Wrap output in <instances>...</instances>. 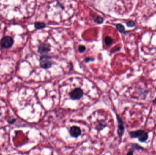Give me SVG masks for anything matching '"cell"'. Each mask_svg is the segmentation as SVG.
<instances>
[{"instance_id":"1","label":"cell","mask_w":156,"mask_h":155,"mask_svg":"<svg viewBox=\"0 0 156 155\" xmlns=\"http://www.w3.org/2000/svg\"><path fill=\"white\" fill-rule=\"evenodd\" d=\"M129 136L131 138H138L139 140L142 143L148 138V133L141 129L130 132Z\"/></svg>"},{"instance_id":"2","label":"cell","mask_w":156,"mask_h":155,"mask_svg":"<svg viewBox=\"0 0 156 155\" xmlns=\"http://www.w3.org/2000/svg\"><path fill=\"white\" fill-rule=\"evenodd\" d=\"M52 58L49 56H42L40 59V65L42 68L44 69H48L52 67L53 63H52Z\"/></svg>"},{"instance_id":"3","label":"cell","mask_w":156,"mask_h":155,"mask_svg":"<svg viewBox=\"0 0 156 155\" xmlns=\"http://www.w3.org/2000/svg\"><path fill=\"white\" fill-rule=\"evenodd\" d=\"M83 95V92L81 88H77L73 90L70 93L71 98L73 100H78L81 98Z\"/></svg>"},{"instance_id":"4","label":"cell","mask_w":156,"mask_h":155,"mask_svg":"<svg viewBox=\"0 0 156 155\" xmlns=\"http://www.w3.org/2000/svg\"><path fill=\"white\" fill-rule=\"evenodd\" d=\"M14 41L12 37L6 36L2 38L1 40V45L3 48H10L13 46Z\"/></svg>"},{"instance_id":"5","label":"cell","mask_w":156,"mask_h":155,"mask_svg":"<svg viewBox=\"0 0 156 155\" xmlns=\"http://www.w3.org/2000/svg\"><path fill=\"white\" fill-rule=\"evenodd\" d=\"M117 120L118 122V129H117V133L119 138H122L123 135L124 134V123L123 122L122 120L118 115H116Z\"/></svg>"},{"instance_id":"6","label":"cell","mask_w":156,"mask_h":155,"mask_svg":"<svg viewBox=\"0 0 156 155\" xmlns=\"http://www.w3.org/2000/svg\"><path fill=\"white\" fill-rule=\"evenodd\" d=\"M50 50L51 47L49 44L42 43L38 47V52L42 55H45L48 53Z\"/></svg>"},{"instance_id":"7","label":"cell","mask_w":156,"mask_h":155,"mask_svg":"<svg viewBox=\"0 0 156 155\" xmlns=\"http://www.w3.org/2000/svg\"><path fill=\"white\" fill-rule=\"evenodd\" d=\"M70 136L73 138H77L79 137L81 134V131L79 127L73 126L70 128Z\"/></svg>"},{"instance_id":"8","label":"cell","mask_w":156,"mask_h":155,"mask_svg":"<svg viewBox=\"0 0 156 155\" xmlns=\"http://www.w3.org/2000/svg\"><path fill=\"white\" fill-rule=\"evenodd\" d=\"M142 149H144V148L136 144H133L132 145V147L130 148L129 151H128L127 155H133L134 151L135 150Z\"/></svg>"},{"instance_id":"9","label":"cell","mask_w":156,"mask_h":155,"mask_svg":"<svg viewBox=\"0 0 156 155\" xmlns=\"http://www.w3.org/2000/svg\"><path fill=\"white\" fill-rule=\"evenodd\" d=\"M92 17L94 21L97 23L99 24H102L103 21H104V19H103V18L100 17V16H98V15H93Z\"/></svg>"},{"instance_id":"10","label":"cell","mask_w":156,"mask_h":155,"mask_svg":"<svg viewBox=\"0 0 156 155\" xmlns=\"http://www.w3.org/2000/svg\"><path fill=\"white\" fill-rule=\"evenodd\" d=\"M35 28L37 29L40 30L44 28L46 26V24L43 23H40V22H37L35 23Z\"/></svg>"},{"instance_id":"11","label":"cell","mask_w":156,"mask_h":155,"mask_svg":"<svg viewBox=\"0 0 156 155\" xmlns=\"http://www.w3.org/2000/svg\"><path fill=\"white\" fill-rule=\"evenodd\" d=\"M106 127V124L105 122L104 121H100L98 123L97 126H96V128L97 129H98V130H101L104 128L105 127Z\"/></svg>"},{"instance_id":"12","label":"cell","mask_w":156,"mask_h":155,"mask_svg":"<svg viewBox=\"0 0 156 155\" xmlns=\"http://www.w3.org/2000/svg\"><path fill=\"white\" fill-rule=\"evenodd\" d=\"M104 41H105V43L106 44V45H107V46H109L112 44L113 40L112 38L110 36H106L105 38Z\"/></svg>"},{"instance_id":"13","label":"cell","mask_w":156,"mask_h":155,"mask_svg":"<svg viewBox=\"0 0 156 155\" xmlns=\"http://www.w3.org/2000/svg\"><path fill=\"white\" fill-rule=\"evenodd\" d=\"M116 28L117 30L121 33H124L125 32V27L123 25L121 24H118L116 25Z\"/></svg>"},{"instance_id":"14","label":"cell","mask_w":156,"mask_h":155,"mask_svg":"<svg viewBox=\"0 0 156 155\" xmlns=\"http://www.w3.org/2000/svg\"><path fill=\"white\" fill-rule=\"evenodd\" d=\"M86 50V47L83 45H80L78 47V51L80 53L84 52Z\"/></svg>"},{"instance_id":"15","label":"cell","mask_w":156,"mask_h":155,"mask_svg":"<svg viewBox=\"0 0 156 155\" xmlns=\"http://www.w3.org/2000/svg\"><path fill=\"white\" fill-rule=\"evenodd\" d=\"M127 26H128V27L133 28V27H134V26H135V22H134V21H130L127 23Z\"/></svg>"},{"instance_id":"16","label":"cell","mask_w":156,"mask_h":155,"mask_svg":"<svg viewBox=\"0 0 156 155\" xmlns=\"http://www.w3.org/2000/svg\"><path fill=\"white\" fill-rule=\"evenodd\" d=\"M121 49V47H116L112 48L111 50V53H114L116 52H118L120 51Z\"/></svg>"},{"instance_id":"17","label":"cell","mask_w":156,"mask_h":155,"mask_svg":"<svg viewBox=\"0 0 156 155\" xmlns=\"http://www.w3.org/2000/svg\"><path fill=\"white\" fill-rule=\"evenodd\" d=\"M16 119L15 118H13V117H10L9 119L7 120V122L8 123L10 124H13V123L15 122V121H16Z\"/></svg>"},{"instance_id":"18","label":"cell","mask_w":156,"mask_h":155,"mask_svg":"<svg viewBox=\"0 0 156 155\" xmlns=\"http://www.w3.org/2000/svg\"><path fill=\"white\" fill-rule=\"evenodd\" d=\"M95 60L94 59L92 58L88 57L86 58L84 60V62L86 63H87L89 62H93L94 60Z\"/></svg>"},{"instance_id":"19","label":"cell","mask_w":156,"mask_h":155,"mask_svg":"<svg viewBox=\"0 0 156 155\" xmlns=\"http://www.w3.org/2000/svg\"><path fill=\"white\" fill-rule=\"evenodd\" d=\"M130 33V31H125V32H124V34L125 35H127L128 34H129V33Z\"/></svg>"},{"instance_id":"20","label":"cell","mask_w":156,"mask_h":155,"mask_svg":"<svg viewBox=\"0 0 156 155\" xmlns=\"http://www.w3.org/2000/svg\"><path fill=\"white\" fill-rule=\"evenodd\" d=\"M153 103H154L156 104V98H155V99L153 100Z\"/></svg>"},{"instance_id":"21","label":"cell","mask_w":156,"mask_h":155,"mask_svg":"<svg viewBox=\"0 0 156 155\" xmlns=\"http://www.w3.org/2000/svg\"></svg>"}]
</instances>
